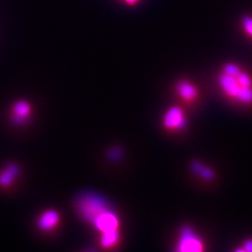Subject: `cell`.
<instances>
[{
    "label": "cell",
    "instance_id": "cell-1",
    "mask_svg": "<svg viewBox=\"0 0 252 252\" xmlns=\"http://www.w3.org/2000/svg\"><path fill=\"white\" fill-rule=\"evenodd\" d=\"M222 91L238 102L252 103V77L235 63H227L218 77Z\"/></svg>",
    "mask_w": 252,
    "mask_h": 252
},
{
    "label": "cell",
    "instance_id": "cell-2",
    "mask_svg": "<svg viewBox=\"0 0 252 252\" xmlns=\"http://www.w3.org/2000/svg\"><path fill=\"white\" fill-rule=\"evenodd\" d=\"M77 209L85 220L93 224L100 214L110 210L107 202L97 195H85L79 200Z\"/></svg>",
    "mask_w": 252,
    "mask_h": 252
},
{
    "label": "cell",
    "instance_id": "cell-3",
    "mask_svg": "<svg viewBox=\"0 0 252 252\" xmlns=\"http://www.w3.org/2000/svg\"><path fill=\"white\" fill-rule=\"evenodd\" d=\"M203 243L193 228L186 226L181 228L176 243V250L182 252H199L203 250Z\"/></svg>",
    "mask_w": 252,
    "mask_h": 252
},
{
    "label": "cell",
    "instance_id": "cell-4",
    "mask_svg": "<svg viewBox=\"0 0 252 252\" xmlns=\"http://www.w3.org/2000/svg\"><path fill=\"white\" fill-rule=\"evenodd\" d=\"M163 125L170 131H180L186 126V119L181 108L171 107L163 117Z\"/></svg>",
    "mask_w": 252,
    "mask_h": 252
},
{
    "label": "cell",
    "instance_id": "cell-5",
    "mask_svg": "<svg viewBox=\"0 0 252 252\" xmlns=\"http://www.w3.org/2000/svg\"><path fill=\"white\" fill-rule=\"evenodd\" d=\"M93 224L100 233H106L110 231L119 230V220L117 215L110 209L100 214Z\"/></svg>",
    "mask_w": 252,
    "mask_h": 252
},
{
    "label": "cell",
    "instance_id": "cell-6",
    "mask_svg": "<svg viewBox=\"0 0 252 252\" xmlns=\"http://www.w3.org/2000/svg\"><path fill=\"white\" fill-rule=\"evenodd\" d=\"M176 93L186 101H193L198 95L194 84L187 80H181L176 86Z\"/></svg>",
    "mask_w": 252,
    "mask_h": 252
},
{
    "label": "cell",
    "instance_id": "cell-7",
    "mask_svg": "<svg viewBox=\"0 0 252 252\" xmlns=\"http://www.w3.org/2000/svg\"><path fill=\"white\" fill-rule=\"evenodd\" d=\"M59 222V214L55 211L49 210L41 215L38 220V227L43 230L48 231L55 228Z\"/></svg>",
    "mask_w": 252,
    "mask_h": 252
},
{
    "label": "cell",
    "instance_id": "cell-8",
    "mask_svg": "<svg viewBox=\"0 0 252 252\" xmlns=\"http://www.w3.org/2000/svg\"><path fill=\"white\" fill-rule=\"evenodd\" d=\"M31 114V106L26 101H19L13 106V118L16 122L24 121Z\"/></svg>",
    "mask_w": 252,
    "mask_h": 252
},
{
    "label": "cell",
    "instance_id": "cell-9",
    "mask_svg": "<svg viewBox=\"0 0 252 252\" xmlns=\"http://www.w3.org/2000/svg\"><path fill=\"white\" fill-rule=\"evenodd\" d=\"M120 238L119 230L110 231L102 233L100 238V244L103 248H110L116 245Z\"/></svg>",
    "mask_w": 252,
    "mask_h": 252
},
{
    "label": "cell",
    "instance_id": "cell-10",
    "mask_svg": "<svg viewBox=\"0 0 252 252\" xmlns=\"http://www.w3.org/2000/svg\"><path fill=\"white\" fill-rule=\"evenodd\" d=\"M18 172L19 171H18V167L17 166L10 165L6 170L0 174V184L3 186H9L13 181V179L15 178V176H17Z\"/></svg>",
    "mask_w": 252,
    "mask_h": 252
},
{
    "label": "cell",
    "instance_id": "cell-11",
    "mask_svg": "<svg viewBox=\"0 0 252 252\" xmlns=\"http://www.w3.org/2000/svg\"><path fill=\"white\" fill-rule=\"evenodd\" d=\"M191 168H192V171L194 173L199 175L202 178L205 179V180L211 181V180L214 178V172L212 171V169H210L209 167H205L202 162H193V164L191 166Z\"/></svg>",
    "mask_w": 252,
    "mask_h": 252
},
{
    "label": "cell",
    "instance_id": "cell-12",
    "mask_svg": "<svg viewBox=\"0 0 252 252\" xmlns=\"http://www.w3.org/2000/svg\"><path fill=\"white\" fill-rule=\"evenodd\" d=\"M242 27L246 34L252 38V16H245L242 19Z\"/></svg>",
    "mask_w": 252,
    "mask_h": 252
},
{
    "label": "cell",
    "instance_id": "cell-13",
    "mask_svg": "<svg viewBox=\"0 0 252 252\" xmlns=\"http://www.w3.org/2000/svg\"><path fill=\"white\" fill-rule=\"evenodd\" d=\"M243 247H244L245 252H252V240L246 241L243 244Z\"/></svg>",
    "mask_w": 252,
    "mask_h": 252
},
{
    "label": "cell",
    "instance_id": "cell-14",
    "mask_svg": "<svg viewBox=\"0 0 252 252\" xmlns=\"http://www.w3.org/2000/svg\"><path fill=\"white\" fill-rule=\"evenodd\" d=\"M121 151L117 149L116 150H114V151H112V152L110 153V155H110V157L112 158H114V159H117V158H119V157L121 156Z\"/></svg>",
    "mask_w": 252,
    "mask_h": 252
},
{
    "label": "cell",
    "instance_id": "cell-15",
    "mask_svg": "<svg viewBox=\"0 0 252 252\" xmlns=\"http://www.w3.org/2000/svg\"><path fill=\"white\" fill-rule=\"evenodd\" d=\"M140 0H123V2L129 6H135L137 4Z\"/></svg>",
    "mask_w": 252,
    "mask_h": 252
}]
</instances>
